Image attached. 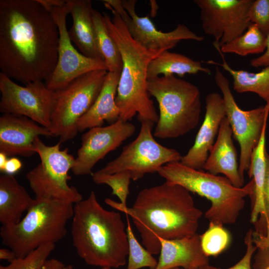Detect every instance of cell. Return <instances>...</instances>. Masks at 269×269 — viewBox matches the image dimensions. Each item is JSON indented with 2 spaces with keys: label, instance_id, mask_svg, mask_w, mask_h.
Masks as SVG:
<instances>
[{
  "label": "cell",
  "instance_id": "obj_36",
  "mask_svg": "<svg viewBox=\"0 0 269 269\" xmlns=\"http://www.w3.org/2000/svg\"><path fill=\"white\" fill-rule=\"evenodd\" d=\"M257 247L253 265L254 269H269V242L259 238H253Z\"/></svg>",
  "mask_w": 269,
  "mask_h": 269
},
{
  "label": "cell",
  "instance_id": "obj_5",
  "mask_svg": "<svg viewBox=\"0 0 269 269\" xmlns=\"http://www.w3.org/2000/svg\"><path fill=\"white\" fill-rule=\"evenodd\" d=\"M157 173L166 181L209 200L211 205L205 217L217 224H235L245 206V198L253 194L252 179L245 186L236 187L226 177L188 167L180 161L163 165Z\"/></svg>",
  "mask_w": 269,
  "mask_h": 269
},
{
  "label": "cell",
  "instance_id": "obj_14",
  "mask_svg": "<svg viewBox=\"0 0 269 269\" xmlns=\"http://www.w3.org/2000/svg\"><path fill=\"white\" fill-rule=\"evenodd\" d=\"M254 0H195L204 32L220 47L239 36L251 24L248 11Z\"/></svg>",
  "mask_w": 269,
  "mask_h": 269
},
{
  "label": "cell",
  "instance_id": "obj_35",
  "mask_svg": "<svg viewBox=\"0 0 269 269\" xmlns=\"http://www.w3.org/2000/svg\"><path fill=\"white\" fill-rule=\"evenodd\" d=\"M246 246V253L243 257L234 266L226 269H252L251 261L254 253L257 250L253 240V230L251 229L246 233L245 238ZM199 269H222L209 265L201 267Z\"/></svg>",
  "mask_w": 269,
  "mask_h": 269
},
{
  "label": "cell",
  "instance_id": "obj_43",
  "mask_svg": "<svg viewBox=\"0 0 269 269\" xmlns=\"http://www.w3.org/2000/svg\"><path fill=\"white\" fill-rule=\"evenodd\" d=\"M64 269H74L73 266L71 265L65 266Z\"/></svg>",
  "mask_w": 269,
  "mask_h": 269
},
{
  "label": "cell",
  "instance_id": "obj_23",
  "mask_svg": "<svg viewBox=\"0 0 269 269\" xmlns=\"http://www.w3.org/2000/svg\"><path fill=\"white\" fill-rule=\"evenodd\" d=\"M32 198L13 175L0 176V222L2 225L16 224L32 206Z\"/></svg>",
  "mask_w": 269,
  "mask_h": 269
},
{
  "label": "cell",
  "instance_id": "obj_41",
  "mask_svg": "<svg viewBox=\"0 0 269 269\" xmlns=\"http://www.w3.org/2000/svg\"><path fill=\"white\" fill-rule=\"evenodd\" d=\"M17 258L16 254L11 249L1 248L0 249V259L8 261L9 263L12 262Z\"/></svg>",
  "mask_w": 269,
  "mask_h": 269
},
{
  "label": "cell",
  "instance_id": "obj_27",
  "mask_svg": "<svg viewBox=\"0 0 269 269\" xmlns=\"http://www.w3.org/2000/svg\"><path fill=\"white\" fill-rule=\"evenodd\" d=\"M93 15L98 45L108 70L121 73L123 68L121 54L109 32L104 15L94 9Z\"/></svg>",
  "mask_w": 269,
  "mask_h": 269
},
{
  "label": "cell",
  "instance_id": "obj_34",
  "mask_svg": "<svg viewBox=\"0 0 269 269\" xmlns=\"http://www.w3.org/2000/svg\"><path fill=\"white\" fill-rule=\"evenodd\" d=\"M248 17L267 36L269 33V0H254L248 11Z\"/></svg>",
  "mask_w": 269,
  "mask_h": 269
},
{
  "label": "cell",
  "instance_id": "obj_10",
  "mask_svg": "<svg viewBox=\"0 0 269 269\" xmlns=\"http://www.w3.org/2000/svg\"><path fill=\"white\" fill-rule=\"evenodd\" d=\"M138 135L123 147L120 154L97 171L111 174H127L133 180L142 178L147 173L157 172L164 165L180 161V153L176 149L164 146L154 139L152 130L154 123L140 122Z\"/></svg>",
  "mask_w": 269,
  "mask_h": 269
},
{
  "label": "cell",
  "instance_id": "obj_30",
  "mask_svg": "<svg viewBox=\"0 0 269 269\" xmlns=\"http://www.w3.org/2000/svg\"><path fill=\"white\" fill-rule=\"evenodd\" d=\"M200 245L207 257L216 256L223 252L230 242L229 232L223 225L210 222L207 230L200 235Z\"/></svg>",
  "mask_w": 269,
  "mask_h": 269
},
{
  "label": "cell",
  "instance_id": "obj_45",
  "mask_svg": "<svg viewBox=\"0 0 269 269\" xmlns=\"http://www.w3.org/2000/svg\"><path fill=\"white\" fill-rule=\"evenodd\" d=\"M101 269H112L110 268H102Z\"/></svg>",
  "mask_w": 269,
  "mask_h": 269
},
{
  "label": "cell",
  "instance_id": "obj_25",
  "mask_svg": "<svg viewBox=\"0 0 269 269\" xmlns=\"http://www.w3.org/2000/svg\"><path fill=\"white\" fill-rule=\"evenodd\" d=\"M213 45L222 57L223 63H218L211 60L206 61V63L220 66L227 71L233 78V89L237 92L255 93L266 102H269V66L265 67L258 73L234 69L225 60L224 55L218 45L213 43Z\"/></svg>",
  "mask_w": 269,
  "mask_h": 269
},
{
  "label": "cell",
  "instance_id": "obj_3",
  "mask_svg": "<svg viewBox=\"0 0 269 269\" xmlns=\"http://www.w3.org/2000/svg\"><path fill=\"white\" fill-rule=\"evenodd\" d=\"M71 234L78 255L90 266L117 269L126 264L128 236L120 214L104 209L92 191L74 205Z\"/></svg>",
  "mask_w": 269,
  "mask_h": 269
},
{
  "label": "cell",
  "instance_id": "obj_24",
  "mask_svg": "<svg viewBox=\"0 0 269 269\" xmlns=\"http://www.w3.org/2000/svg\"><path fill=\"white\" fill-rule=\"evenodd\" d=\"M210 74L209 68L202 66L201 62L195 61L180 53L168 50L162 52L149 63L147 79L162 75L164 76L177 75L183 77L185 74H196L199 72Z\"/></svg>",
  "mask_w": 269,
  "mask_h": 269
},
{
  "label": "cell",
  "instance_id": "obj_19",
  "mask_svg": "<svg viewBox=\"0 0 269 269\" xmlns=\"http://www.w3.org/2000/svg\"><path fill=\"white\" fill-rule=\"evenodd\" d=\"M158 239L161 248L155 269H199L209 265V257L201 249L197 234L174 240Z\"/></svg>",
  "mask_w": 269,
  "mask_h": 269
},
{
  "label": "cell",
  "instance_id": "obj_37",
  "mask_svg": "<svg viewBox=\"0 0 269 269\" xmlns=\"http://www.w3.org/2000/svg\"><path fill=\"white\" fill-rule=\"evenodd\" d=\"M251 66L255 68L269 66V33L267 36L266 48L265 52L260 56L252 59Z\"/></svg>",
  "mask_w": 269,
  "mask_h": 269
},
{
  "label": "cell",
  "instance_id": "obj_11",
  "mask_svg": "<svg viewBox=\"0 0 269 269\" xmlns=\"http://www.w3.org/2000/svg\"><path fill=\"white\" fill-rule=\"evenodd\" d=\"M214 79L222 94L226 117L231 127L233 134L240 146L239 170L244 178L250 168L252 153L259 143L264 127L267 123L269 102L265 106L245 111L236 102L230 87L228 79L216 66Z\"/></svg>",
  "mask_w": 269,
  "mask_h": 269
},
{
  "label": "cell",
  "instance_id": "obj_6",
  "mask_svg": "<svg viewBox=\"0 0 269 269\" xmlns=\"http://www.w3.org/2000/svg\"><path fill=\"white\" fill-rule=\"evenodd\" d=\"M25 216L16 224L2 225V243L17 258H24L40 246L56 243L67 234L72 218L73 203L56 199H36Z\"/></svg>",
  "mask_w": 269,
  "mask_h": 269
},
{
  "label": "cell",
  "instance_id": "obj_15",
  "mask_svg": "<svg viewBox=\"0 0 269 269\" xmlns=\"http://www.w3.org/2000/svg\"><path fill=\"white\" fill-rule=\"evenodd\" d=\"M50 13L58 28L59 40L57 62L52 74L45 82L46 87L55 91L88 72L108 71L104 60L88 57L74 48L66 25V17L69 14L68 0L64 6L54 7Z\"/></svg>",
  "mask_w": 269,
  "mask_h": 269
},
{
  "label": "cell",
  "instance_id": "obj_28",
  "mask_svg": "<svg viewBox=\"0 0 269 269\" xmlns=\"http://www.w3.org/2000/svg\"><path fill=\"white\" fill-rule=\"evenodd\" d=\"M266 41L267 36L256 24L251 23L244 33L222 45L220 49L223 53H235L245 56L265 52Z\"/></svg>",
  "mask_w": 269,
  "mask_h": 269
},
{
  "label": "cell",
  "instance_id": "obj_32",
  "mask_svg": "<svg viewBox=\"0 0 269 269\" xmlns=\"http://www.w3.org/2000/svg\"><path fill=\"white\" fill-rule=\"evenodd\" d=\"M55 247L53 243L43 244L24 258H17L7 266H0V269H40Z\"/></svg>",
  "mask_w": 269,
  "mask_h": 269
},
{
  "label": "cell",
  "instance_id": "obj_2",
  "mask_svg": "<svg viewBox=\"0 0 269 269\" xmlns=\"http://www.w3.org/2000/svg\"><path fill=\"white\" fill-rule=\"evenodd\" d=\"M105 202L131 217L142 244L152 255L160 253L159 238L174 240L197 234L203 214L195 205L189 191L166 181L141 190L131 208L110 198Z\"/></svg>",
  "mask_w": 269,
  "mask_h": 269
},
{
  "label": "cell",
  "instance_id": "obj_20",
  "mask_svg": "<svg viewBox=\"0 0 269 269\" xmlns=\"http://www.w3.org/2000/svg\"><path fill=\"white\" fill-rule=\"evenodd\" d=\"M232 135L230 123L225 117L221 123L216 140L202 169L214 175L222 173L234 186L240 188L244 185V178L239 172Z\"/></svg>",
  "mask_w": 269,
  "mask_h": 269
},
{
  "label": "cell",
  "instance_id": "obj_18",
  "mask_svg": "<svg viewBox=\"0 0 269 269\" xmlns=\"http://www.w3.org/2000/svg\"><path fill=\"white\" fill-rule=\"evenodd\" d=\"M204 121L194 143L180 162L188 167L202 169L217 136L220 124L226 117L223 97L217 92L209 93L205 99Z\"/></svg>",
  "mask_w": 269,
  "mask_h": 269
},
{
  "label": "cell",
  "instance_id": "obj_13",
  "mask_svg": "<svg viewBox=\"0 0 269 269\" xmlns=\"http://www.w3.org/2000/svg\"><path fill=\"white\" fill-rule=\"evenodd\" d=\"M105 6L118 13L131 36L144 48L149 50H168L183 40L202 41L198 35L184 24H179L173 30H158L147 16H139L135 12V0H104Z\"/></svg>",
  "mask_w": 269,
  "mask_h": 269
},
{
  "label": "cell",
  "instance_id": "obj_21",
  "mask_svg": "<svg viewBox=\"0 0 269 269\" xmlns=\"http://www.w3.org/2000/svg\"><path fill=\"white\" fill-rule=\"evenodd\" d=\"M72 25L68 34L72 43L84 55L104 60L98 45L91 0H68Z\"/></svg>",
  "mask_w": 269,
  "mask_h": 269
},
{
  "label": "cell",
  "instance_id": "obj_39",
  "mask_svg": "<svg viewBox=\"0 0 269 269\" xmlns=\"http://www.w3.org/2000/svg\"><path fill=\"white\" fill-rule=\"evenodd\" d=\"M37 1L50 12L54 7L63 6L67 2V0H37Z\"/></svg>",
  "mask_w": 269,
  "mask_h": 269
},
{
  "label": "cell",
  "instance_id": "obj_7",
  "mask_svg": "<svg viewBox=\"0 0 269 269\" xmlns=\"http://www.w3.org/2000/svg\"><path fill=\"white\" fill-rule=\"evenodd\" d=\"M147 89L159 107L155 137L177 138L197 126L201 103L200 92L196 86L175 75L162 76L147 79Z\"/></svg>",
  "mask_w": 269,
  "mask_h": 269
},
{
  "label": "cell",
  "instance_id": "obj_29",
  "mask_svg": "<svg viewBox=\"0 0 269 269\" xmlns=\"http://www.w3.org/2000/svg\"><path fill=\"white\" fill-rule=\"evenodd\" d=\"M127 215L126 228L129 244L128 263L127 269H139L148 268L155 269L158 261L146 249H144L136 239Z\"/></svg>",
  "mask_w": 269,
  "mask_h": 269
},
{
  "label": "cell",
  "instance_id": "obj_17",
  "mask_svg": "<svg viewBox=\"0 0 269 269\" xmlns=\"http://www.w3.org/2000/svg\"><path fill=\"white\" fill-rule=\"evenodd\" d=\"M40 136L54 137L49 129L27 117L10 114L0 117V152L7 156L35 154V140Z\"/></svg>",
  "mask_w": 269,
  "mask_h": 269
},
{
  "label": "cell",
  "instance_id": "obj_31",
  "mask_svg": "<svg viewBox=\"0 0 269 269\" xmlns=\"http://www.w3.org/2000/svg\"><path fill=\"white\" fill-rule=\"evenodd\" d=\"M93 181L98 184H107L112 190V194L117 196L120 199V204L127 206V200L130 193L129 185L130 177L125 173H117L111 174H103L97 171L92 173Z\"/></svg>",
  "mask_w": 269,
  "mask_h": 269
},
{
  "label": "cell",
  "instance_id": "obj_8",
  "mask_svg": "<svg viewBox=\"0 0 269 269\" xmlns=\"http://www.w3.org/2000/svg\"><path fill=\"white\" fill-rule=\"evenodd\" d=\"M108 71L98 70L82 75L65 87L55 91L50 131L59 142L74 138L79 132L80 119L98 97Z\"/></svg>",
  "mask_w": 269,
  "mask_h": 269
},
{
  "label": "cell",
  "instance_id": "obj_9",
  "mask_svg": "<svg viewBox=\"0 0 269 269\" xmlns=\"http://www.w3.org/2000/svg\"><path fill=\"white\" fill-rule=\"evenodd\" d=\"M59 141L55 145L45 144L39 137L35 145L40 163L26 175L29 186L36 199H56L75 204L83 196L78 189L68 184L71 177L68 172L72 169L75 158L67 148L61 150Z\"/></svg>",
  "mask_w": 269,
  "mask_h": 269
},
{
  "label": "cell",
  "instance_id": "obj_16",
  "mask_svg": "<svg viewBox=\"0 0 269 269\" xmlns=\"http://www.w3.org/2000/svg\"><path fill=\"white\" fill-rule=\"evenodd\" d=\"M135 131L134 125L120 119L108 126L89 129L81 137V145L71 169L73 173L77 176L92 174L95 164L119 147Z\"/></svg>",
  "mask_w": 269,
  "mask_h": 269
},
{
  "label": "cell",
  "instance_id": "obj_42",
  "mask_svg": "<svg viewBox=\"0 0 269 269\" xmlns=\"http://www.w3.org/2000/svg\"><path fill=\"white\" fill-rule=\"evenodd\" d=\"M7 156L5 154L0 152V170L2 172L8 159Z\"/></svg>",
  "mask_w": 269,
  "mask_h": 269
},
{
  "label": "cell",
  "instance_id": "obj_22",
  "mask_svg": "<svg viewBox=\"0 0 269 269\" xmlns=\"http://www.w3.org/2000/svg\"><path fill=\"white\" fill-rule=\"evenodd\" d=\"M120 72H109L103 86L94 103L79 120V132L103 126L104 122L111 124L119 118L120 110L116 103Z\"/></svg>",
  "mask_w": 269,
  "mask_h": 269
},
{
  "label": "cell",
  "instance_id": "obj_12",
  "mask_svg": "<svg viewBox=\"0 0 269 269\" xmlns=\"http://www.w3.org/2000/svg\"><path fill=\"white\" fill-rule=\"evenodd\" d=\"M0 111L27 117L50 130L55 92L43 81L17 84L0 73Z\"/></svg>",
  "mask_w": 269,
  "mask_h": 269
},
{
  "label": "cell",
  "instance_id": "obj_26",
  "mask_svg": "<svg viewBox=\"0 0 269 269\" xmlns=\"http://www.w3.org/2000/svg\"><path fill=\"white\" fill-rule=\"evenodd\" d=\"M266 128L267 124L264 127L259 143L252 153L250 168L248 171L249 177L253 178L254 182V192L251 197V222L253 224L256 222L263 212V193L267 152L265 147Z\"/></svg>",
  "mask_w": 269,
  "mask_h": 269
},
{
  "label": "cell",
  "instance_id": "obj_40",
  "mask_svg": "<svg viewBox=\"0 0 269 269\" xmlns=\"http://www.w3.org/2000/svg\"><path fill=\"white\" fill-rule=\"evenodd\" d=\"M65 265L61 261L55 259H47L40 269H64Z\"/></svg>",
  "mask_w": 269,
  "mask_h": 269
},
{
  "label": "cell",
  "instance_id": "obj_4",
  "mask_svg": "<svg viewBox=\"0 0 269 269\" xmlns=\"http://www.w3.org/2000/svg\"><path fill=\"white\" fill-rule=\"evenodd\" d=\"M111 11L112 18L107 13L103 15L123 61L116 98L119 119L128 122L137 115L140 123L148 121L156 123L159 115L147 89V70L149 62L164 51L141 46L131 36L120 14Z\"/></svg>",
  "mask_w": 269,
  "mask_h": 269
},
{
  "label": "cell",
  "instance_id": "obj_38",
  "mask_svg": "<svg viewBox=\"0 0 269 269\" xmlns=\"http://www.w3.org/2000/svg\"><path fill=\"white\" fill-rule=\"evenodd\" d=\"M22 166V162L18 158L12 157L8 158L2 172L6 174L13 175L21 168Z\"/></svg>",
  "mask_w": 269,
  "mask_h": 269
},
{
  "label": "cell",
  "instance_id": "obj_33",
  "mask_svg": "<svg viewBox=\"0 0 269 269\" xmlns=\"http://www.w3.org/2000/svg\"><path fill=\"white\" fill-rule=\"evenodd\" d=\"M254 234L269 240V155L266 153V169L263 193V212L254 224Z\"/></svg>",
  "mask_w": 269,
  "mask_h": 269
},
{
  "label": "cell",
  "instance_id": "obj_44",
  "mask_svg": "<svg viewBox=\"0 0 269 269\" xmlns=\"http://www.w3.org/2000/svg\"><path fill=\"white\" fill-rule=\"evenodd\" d=\"M170 269H183L181 268H174Z\"/></svg>",
  "mask_w": 269,
  "mask_h": 269
},
{
  "label": "cell",
  "instance_id": "obj_1",
  "mask_svg": "<svg viewBox=\"0 0 269 269\" xmlns=\"http://www.w3.org/2000/svg\"><path fill=\"white\" fill-rule=\"evenodd\" d=\"M58 26L37 0H0V68L24 85L45 82L56 65Z\"/></svg>",
  "mask_w": 269,
  "mask_h": 269
}]
</instances>
